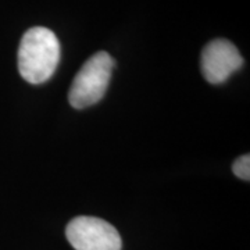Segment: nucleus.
<instances>
[{
    "label": "nucleus",
    "mask_w": 250,
    "mask_h": 250,
    "mask_svg": "<svg viewBox=\"0 0 250 250\" xmlns=\"http://www.w3.org/2000/svg\"><path fill=\"white\" fill-rule=\"evenodd\" d=\"M232 171L235 172L236 177L241 179L249 181L250 178V156L249 154H243L238 160L232 164Z\"/></svg>",
    "instance_id": "obj_5"
},
{
    "label": "nucleus",
    "mask_w": 250,
    "mask_h": 250,
    "mask_svg": "<svg viewBox=\"0 0 250 250\" xmlns=\"http://www.w3.org/2000/svg\"><path fill=\"white\" fill-rule=\"evenodd\" d=\"M60 62V42L45 27L28 29L18 47V71L29 83H43L52 78Z\"/></svg>",
    "instance_id": "obj_1"
},
{
    "label": "nucleus",
    "mask_w": 250,
    "mask_h": 250,
    "mask_svg": "<svg viewBox=\"0 0 250 250\" xmlns=\"http://www.w3.org/2000/svg\"><path fill=\"white\" fill-rule=\"evenodd\" d=\"M243 65L238 47L227 39H214L205 46L200 67L207 82L223 83Z\"/></svg>",
    "instance_id": "obj_4"
},
{
    "label": "nucleus",
    "mask_w": 250,
    "mask_h": 250,
    "mask_svg": "<svg viewBox=\"0 0 250 250\" xmlns=\"http://www.w3.org/2000/svg\"><path fill=\"white\" fill-rule=\"evenodd\" d=\"M114 59L107 52H98L85 62L72 81L68 102L74 108H86L104 96L111 80Z\"/></svg>",
    "instance_id": "obj_2"
},
{
    "label": "nucleus",
    "mask_w": 250,
    "mask_h": 250,
    "mask_svg": "<svg viewBox=\"0 0 250 250\" xmlns=\"http://www.w3.org/2000/svg\"><path fill=\"white\" fill-rule=\"evenodd\" d=\"M67 239L75 250H121L123 241L116 228L107 221L81 215L65 228Z\"/></svg>",
    "instance_id": "obj_3"
}]
</instances>
